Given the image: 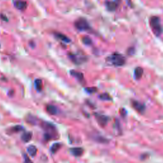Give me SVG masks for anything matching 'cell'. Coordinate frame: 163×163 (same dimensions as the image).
Returning a JSON list of instances; mask_svg holds the SVG:
<instances>
[{
	"label": "cell",
	"instance_id": "obj_1",
	"mask_svg": "<svg viewBox=\"0 0 163 163\" xmlns=\"http://www.w3.org/2000/svg\"><path fill=\"white\" fill-rule=\"evenodd\" d=\"M126 57L119 53H114L107 58V61L111 65L116 67L123 66L126 63Z\"/></svg>",
	"mask_w": 163,
	"mask_h": 163
},
{
	"label": "cell",
	"instance_id": "obj_2",
	"mask_svg": "<svg viewBox=\"0 0 163 163\" xmlns=\"http://www.w3.org/2000/svg\"><path fill=\"white\" fill-rule=\"evenodd\" d=\"M150 24L153 33L157 36H159L163 32V28L161 24L159 18L156 16H153L150 19Z\"/></svg>",
	"mask_w": 163,
	"mask_h": 163
},
{
	"label": "cell",
	"instance_id": "obj_3",
	"mask_svg": "<svg viewBox=\"0 0 163 163\" xmlns=\"http://www.w3.org/2000/svg\"><path fill=\"white\" fill-rule=\"evenodd\" d=\"M75 26L80 31H86L89 29V24L84 19H79L75 23Z\"/></svg>",
	"mask_w": 163,
	"mask_h": 163
},
{
	"label": "cell",
	"instance_id": "obj_4",
	"mask_svg": "<svg viewBox=\"0 0 163 163\" xmlns=\"http://www.w3.org/2000/svg\"><path fill=\"white\" fill-rule=\"evenodd\" d=\"M95 117L96 121L101 126H105L109 121V118L105 115L95 114Z\"/></svg>",
	"mask_w": 163,
	"mask_h": 163
},
{
	"label": "cell",
	"instance_id": "obj_5",
	"mask_svg": "<svg viewBox=\"0 0 163 163\" xmlns=\"http://www.w3.org/2000/svg\"><path fill=\"white\" fill-rule=\"evenodd\" d=\"M132 106L133 108L137 111H138L140 114H143L144 113V111H145V106L144 104L141 103L133 100L132 101Z\"/></svg>",
	"mask_w": 163,
	"mask_h": 163
},
{
	"label": "cell",
	"instance_id": "obj_6",
	"mask_svg": "<svg viewBox=\"0 0 163 163\" xmlns=\"http://www.w3.org/2000/svg\"><path fill=\"white\" fill-rule=\"evenodd\" d=\"M41 126L46 131H47V133H49L50 135H51V132H55V128L53 124H51L47 122H43L41 124Z\"/></svg>",
	"mask_w": 163,
	"mask_h": 163
},
{
	"label": "cell",
	"instance_id": "obj_7",
	"mask_svg": "<svg viewBox=\"0 0 163 163\" xmlns=\"http://www.w3.org/2000/svg\"><path fill=\"white\" fill-rule=\"evenodd\" d=\"M14 5L16 7V8H17L18 10H24L25 9H26L28 5L26 2L21 1V0H17V1H16L14 3Z\"/></svg>",
	"mask_w": 163,
	"mask_h": 163
},
{
	"label": "cell",
	"instance_id": "obj_8",
	"mask_svg": "<svg viewBox=\"0 0 163 163\" xmlns=\"http://www.w3.org/2000/svg\"><path fill=\"white\" fill-rule=\"evenodd\" d=\"M70 74L71 76H73L75 78L78 80L80 82H82L84 80V75L82 73L77 71H75V70H71L70 71Z\"/></svg>",
	"mask_w": 163,
	"mask_h": 163
},
{
	"label": "cell",
	"instance_id": "obj_9",
	"mask_svg": "<svg viewBox=\"0 0 163 163\" xmlns=\"http://www.w3.org/2000/svg\"><path fill=\"white\" fill-rule=\"evenodd\" d=\"M70 152L73 155L76 157H80L84 153V149L81 147H75L70 149Z\"/></svg>",
	"mask_w": 163,
	"mask_h": 163
},
{
	"label": "cell",
	"instance_id": "obj_10",
	"mask_svg": "<svg viewBox=\"0 0 163 163\" xmlns=\"http://www.w3.org/2000/svg\"><path fill=\"white\" fill-rule=\"evenodd\" d=\"M117 3L114 1H107L106 3V7L109 11L113 12L117 9Z\"/></svg>",
	"mask_w": 163,
	"mask_h": 163
},
{
	"label": "cell",
	"instance_id": "obj_11",
	"mask_svg": "<svg viewBox=\"0 0 163 163\" xmlns=\"http://www.w3.org/2000/svg\"><path fill=\"white\" fill-rule=\"evenodd\" d=\"M46 110L47 111V112H48L49 114L52 115H56L58 113V110L57 108L54 105H48L47 106Z\"/></svg>",
	"mask_w": 163,
	"mask_h": 163
},
{
	"label": "cell",
	"instance_id": "obj_12",
	"mask_svg": "<svg viewBox=\"0 0 163 163\" xmlns=\"http://www.w3.org/2000/svg\"><path fill=\"white\" fill-rule=\"evenodd\" d=\"M27 151H28V153L29 154V156L34 157V156H35L37 154V148L35 145H31L28 147Z\"/></svg>",
	"mask_w": 163,
	"mask_h": 163
},
{
	"label": "cell",
	"instance_id": "obj_13",
	"mask_svg": "<svg viewBox=\"0 0 163 163\" xmlns=\"http://www.w3.org/2000/svg\"><path fill=\"white\" fill-rule=\"evenodd\" d=\"M143 70L142 68L138 67L135 70V77L136 80H140L143 76Z\"/></svg>",
	"mask_w": 163,
	"mask_h": 163
},
{
	"label": "cell",
	"instance_id": "obj_14",
	"mask_svg": "<svg viewBox=\"0 0 163 163\" xmlns=\"http://www.w3.org/2000/svg\"><path fill=\"white\" fill-rule=\"evenodd\" d=\"M33 136V134L32 132H25L24 133H23V135L21 136V139L24 142H28L30 140H31Z\"/></svg>",
	"mask_w": 163,
	"mask_h": 163
},
{
	"label": "cell",
	"instance_id": "obj_15",
	"mask_svg": "<svg viewBox=\"0 0 163 163\" xmlns=\"http://www.w3.org/2000/svg\"><path fill=\"white\" fill-rule=\"evenodd\" d=\"M55 36L57 38H58L59 40H61L62 41L66 42V43H69L70 41V38H68L66 36L63 35V34L61 33H55Z\"/></svg>",
	"mask_w": 163,
	"mask_h": 163
},
{
	"label": "cell",
	"instance_id": "obj_16",
	"mask_svg": "<svg viewBox=\"0 0 163 163\" xmlns=\"http://www.w3.org/2000/svg\"><path fill=\"white\" fill-rule=\"evenodd\" d=\"M70 58L73 61L77 64L84 61V57L80 56V55L79 56V55H71Z\"/></svg>",
	"mask_w": 163,
	"mask_h": 163
},
{
	"label": "cell",
	"instance_id": "obj_17",
	"mask_svg": "<svg viewBox=\"0 0 163 163\" xmlns=\"http://www.w3.org/2000/svg\"><path fill=\"white\" fill-rule=\"evenodd\" d=\"M35 86L36 89L38 91H41L43 88V82L40 79H36L35 81Z\"/></svg>",
	"mask_w": 163,
	"mask_h": 163
},
{
	"label": "cell",
	"instance_id": "obj_18",
	"mask_svg": "<svg viewBox=\"0 0 163 163\" xmlns=\"http://www.w3.org/2000/svg\"><path fill=\"white\" fill-rule=\"evenodd\" d=\"M61 147V145L60 143H54L52 145V147H51L50 148V151L51 152H52V154H55L60 149V148Z\"/></svg>",
	"mask_w": 163,
	"mask_h": 163
},
{
	"label": "cell",
	"instance_id": "obj_19",
	"mask_svg": "<svg viewBox=\"0 0 163 163\" xmlns=\"http://www.w3.org/2000/svg\"><path fill=\"white\" fill-rule=\"evenodd\" d=\"M100 98L101 100H104V101H111V97L109 95L108 93H103L101 94L100 96Z\"/></svg>",
	"mask_w": 163,
	"mask_h": 163
},
{
	"label": "cell",
	"instance_id": "obj_20",
	"mask_svg": "<svg viewBox=\"0 0 163 163\" xmlns=\"http://www.w3.org/2000/svg\"><path fill=\"white\" fill-rule=\"evenodd\" d=\"M24 130V127L20 125H17L11 128V131L13 132H19L20 131H22Z\"/></svg>",
	"mask_w": 163,
	"mask_h": 163
},
{
	"label": "cell",
	"instance_id": "obj_21",
	"mask_svg": "<svg viewBox=\"0 0 163 163\" xmlns=\"http://www.w3.org/2000/svg\"><path fill=\"white\" fill-rule=\"evenodd\" d=\"M83 43L85 45H91L92 43V40L91 38L88 36H84L82 39Z\"/></svg>",
	"mask_w": 163,
	"mask_h": 163
},
{
	"label": "cell",
	"instance_id": "obj_22",
	"mask_svg": "<svg viewBox=\"0 0 163 163\" xmlns=\"http://www.w3.org/2000/svg\"><path fill=\"white\" fill-rule=\"evenodd\" d=\"M85 91L89 94H92L97 91V89L96 87H87L85 89Z\"/></svg>",
	"mask_w": 163,
	"mask_h": 163
},
{
	"label": "cell",
	"instance_id": "obj_23",
	"mask_svg": "<svg viewBox=\"0 0 163 163\" xmlns=\"http://www.w3.org/2000/svg\"><path fill=\"white\" fill-rule=\"evenodd\" d=\"M24 163H33L32 161L30 159V158L26 155V154H24Z\"/></svg>",
	"mask_w": 163,
	"mask_h": 163
},
{
	"label": "cell",
	"instance_id": "obj_24",
	"mask_svg": "<svg viewBox=\"0 0 163 163\" xmlns=\"http://www.w3.org/2000/svg\"><path fill=\"white\" fill-rule=\"evenodd\" d=\"M127 1H128V3H130V0H127Z\"/></svg>",
	"mask_w": 163,
	"mask_h": 163
}]
</instances>
